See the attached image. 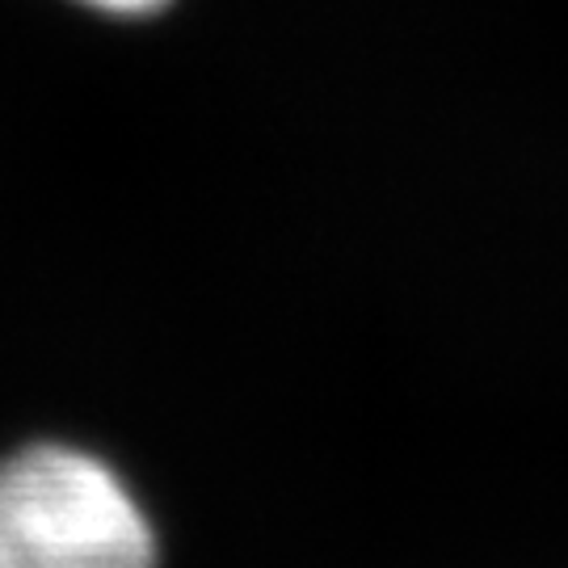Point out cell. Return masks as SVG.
Returning <instances> with one entry per match:
<instances>
[{
    "label": "cell",
    "instance_id": "obj_1",
    "mask_svg": "<svg viewBox=\"0 0 568 568\" xmlns=\"http://www.w3.org/2000/svg\"><path fill=\"white\" fill-rule=\"evenodd\" d=\"M0 568H156V539L105 464L30 447L0 464Z\"/></svg>",
    "mask_w": 568,
    "mask_h": 568
},
{
    "label": "cell",
    "instance_id": "obj_2",
    "mask_svg": "<svg viewBox=\"0 0 568 568\" xmlns=\"http://www.w3.org/2000/svg\"><path fill=\"white\" fill-rule=\"evenodd\" d=\"M93 13H110V18H152L161 13L169 0H77Z\"/></svg>",
    "mask_w": 568,
    "mask_h": 568
}]
</instances>
